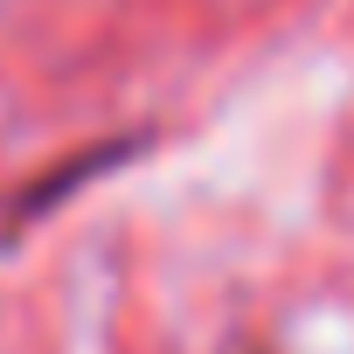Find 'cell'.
<instances>
[{
	"label": "cell",
	"instance_id": "6da1fadb",
	"mask_svg": "<svg viewBox=\"0 0 354 354\" xmlns=\"http://www.w3.org/2000/svg\"><path fill=\"white\" fill-rule=\"evenodd\" d=\"M132 146H139V139H104V146H91L84 160H70V167H56V174H49L42 188H21V202H15V216H8V230H15V223H28V216H42V209H49L56 195H70V188L84 181V174H97V167H111V160H125Z\"/></svg>",
	"mask_w": 354,
	"mask_h": 354
}]
</instances>
